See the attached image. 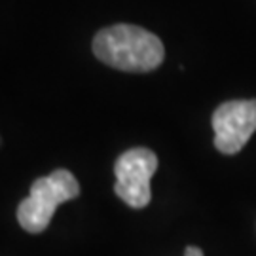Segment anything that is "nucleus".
I'll return each mask as SVG.
<instances>
[{
    "instance_id": "f257e3e1",
    "label": "nucleus",
    "mask_w": 256,
    "mask_h": 256,
    "mask_svg": "<svg viewBox=\"0 0 256 256\" xmlns=\"http://www.w3.org/2000/svg\"><path fill=\"white\" fill-rule=\"evenodd\" d=\"M95 57L124 72H152L165 59L164 42L146 28L118 23L93 38Z\"/></svg>"
},
{
    "instance_id": "f03ea898",
    "label": "nucleus",
    "mask_w": 256,
    "mask_h": 256,
    "mask_svg": "<svg viewBox=\"0 0 256 256\" xmlns=\"http://www.w3.org/2000/svg\"><path fill=\"white\" fill-rule=\"evenodd\" d=\"M80 184L66 169H55L48 176L36 178L27 200L19 203L18 220L28 234H40L50 226L55 209L64 202L78 198Z\"/></svg>"
},
{
    "instance_id": "7ed1b4c3",
    "label": "nucleus",
    "mask_w": 256,
    "mask_h": 256,
    "mask_svg": "<svg viewBox=\"0 0 256 256\" xmlns=\"http://www.w3.org/2000/svg\"><path fill=\"white\" fill-rule=\"evenodd\" d=\"M158 169V156L148 148H131L114 164V192L131 209H144L150 200V178Z\"/></svg>"
},
{
    "instance_id": "20e7f679",
    "label": "nucleus",
    "mask_w": 256,
    "mask_h": 256,
    "mask_svg": "<svg viewBox=\"0 0 256 256\" xmlns=\"http://www.w3.org/2000/svg\"><path fill=\"white\" fill-rule=\"evenodd\" d=\"M214 146L222 154H238L256 131V99H241L220 104L212 114Z\"/></svg>"
},
{
    "instance_id": "39448f33",
    "label": "nucleus",
    "mask_w": 256,
    "mask_h": 256,
    "mask_svg": "<svg viewBox=\"0 0 256 256\" xmlns=\"http://www.w3.org/2000/svg\"><path fill=\"white\" fill-rule=\"evenodd\" d=\"M184 256H203V250L200 247L190 245V247H186V250H184Z\"/></svg>"
}]
</instances>
